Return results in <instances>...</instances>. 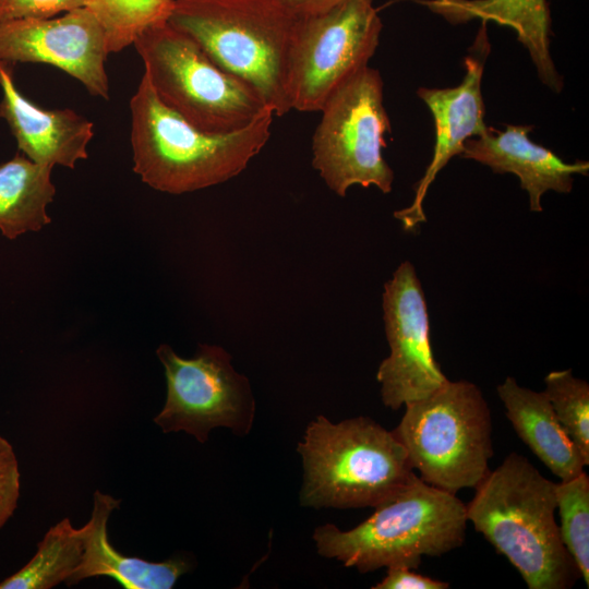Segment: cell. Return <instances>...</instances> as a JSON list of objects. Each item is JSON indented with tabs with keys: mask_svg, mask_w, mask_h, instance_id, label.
<instances>
[{
	"mask_svg": "<svg viewBox=\"0 0 589 589\" xmlns=\"http://www.w3.org/2000/svg\"><path fill=\"white\" fill-rule=\"evenodd\" d=\"M119 504L120 501L110 495L99 491L94 493L91 518L81 528L83 556L65 584L72 586L89 577L105 576L125 589H171L190 570V562L183 557H172L156 563L120 553L110 543L107 532L110 514Z\"/></svg>",
	"mask_w": 589,
	"mask_h": 589,
	"instance_id": "cell-16",
	"label": "cell"
},
{
	"mask_svg": "<svg viewBox=\"0 0 589 589\" xmlns=\"http://www.w3.org/2000/svg\"><path fill=\"white\" fill-rule=\"evenodd\" d=\"M383 320L389 346L376 373L381 398L398 410L443 386L448 378L436 362L424 292L411 262H402L384 285Z\"/></svg>",
	"mask_w": 589,
	"mask_h": 589,
	"instance_id": "cell-11",
	"label": "cell"
},
{
	"mask_svg": "<svg viewBox=\"0 0 589 589\" xmlns=\"http://www.w3.org/2000/svg\"><path fill=\"white\" fill-rule=\"evenodd\" d=\"M108 55L104 29L84 7L58 17L0 22V61L52 65L105 100L110 98Z\"/></svg>",
	"mask_w": 589,
	"mask_h": 589,
	"instance_id": "cell-12",
	"label": "cell"
},
{
	"mask_svg": "<svg viewBox=\"0 0 589 589\" xmlns=\"http://www.w3.org/2000/svg\"><path fill=\"white\" fill-rule=\"evenodd\" d=\"M452 24L470 19L492 20L517 32L537 68L541 82L555 93L563 88L550 53L551 19L545 0H418Z\"/></svg>",
	"mask_w": 589,
	"mask_h": 589,
	"instance_id": "cell-18",
	"label": "cell"
},
{
	"mask_svg": "<svg viewBox=\"0 0 589 589\" xmlns=\"http://www.w3.org/2000/svg\"><path fill=\"white\" fill-rule=\"evenodd\" d=\"M100 24L109 53L133 45L147 28L168 22L175 0H83Z\"/></svg>",
	"mask_w": 589,
	"mask_h": 589,
	"instance_id": "cell-21",
	"label": "cell"
},
{
	"mask_svg": "<svg viewBox=\"0 0 589 589\" xmlns=\"http://www.w3.org/2000/svg\"><path fill=\"white\" fill-rule=\"evenodd\" d=\"M301 16L284 0H175L168 23L273 111L291 109V58Z\"/></svg>",
	"mask_w": 589,
	"mask_h": 589,
	"instance_id": "cell-3",
	"label": "cell"
},
{
	"mask_svg": "<svg viewBox=\"0 0 589 589\" xmlns=\"http://www.w3.org/2000/svg\"><path fill=\"white\" fill-rule=\"evenodd\" d=\"M12 63L0 61V119L16 140L19 151L35 163L70 169L87 158L94 124L72 109H45L16 87Z\"/></svg>",
	"mask_w": 589,
	"mask_h": 589,
	"instance_id": "cell-14",
	"label": "cell"
},
{
	"mask_svg": "<svg viewBox=\"0 0 589 589\" xmlns=\"http://www.w3.org/2000/svg\"><path fill=\"white\" fill-rule=\"evenodd\" d=\"M449 584L418 574L404 565L387 567L386 576L373 589H447Z\"/></svg>",
	"mask_w": 589,
	"mask_h": 589,
	"instance_id": "cell-26",
	"label": "cell"
},
{
	"mask_svg": "<svg viewBox=\"0 0 589 589\" xmlns=\"http://www.w3.org/2000/svg\"><path fill=\"white\" fill-rule=\"evenodd\" d=\"M133 171L151 188L182 194L226 182L264 148L274 113L243 129L208 133L164 105L145 72L130 100Z\"/></svg>",
	"mask_w": 589,
	"mask_h": 589,
	"instance_id": "cell-2",
	"label": "cell"
},
{
	"mask_svg": "<svg viewBox=\"0 0 589 589\" xmlns=\"http://www.w3.org/2000/svg\"><path fill=\"white\" fill-rule=\"evenodd\" d=\"M374 508L349 530L333 524L316 527L312 538L317 553L360 573L396 565L417 569L422 556H442L465 542L466 504L414 472Z\"/></svg>",
	"mask_w": 589,
	"mask_h": 589,
	"instance_id": "cell-4",
	"label": "cell"
},
{
	"mask_svg": "<svg viewBox=\"0 0 589 589\" xmlns=\"http://www.w3.org/2000/svg\"><path fill=\"white\" fill-rule=\"evenodd\" d=\"M490 47L486 21H481L465 58L466 73L460 84L449 88L420 87L417 91L432 113L435 143L431 163L414 188L412 203L394 213L405 230H412L426 220L422 204L431 183L450 158L461 154L468 139L480 136L488 129L481 83Z\"/></svg>",
	"mask_w": 589,
	"mask_h": 589,
	"instance_id": "cell-13",
	"label": "cell"
},
{
	"mask_svg": "<svg viewBox=\"0 0 589 589\" xmlns=\"http://www.w3.org/2000/svg\"><path fill=\"white\" fill-rule=\"evenodd\" d=\"M518 437L561 481L585 471V460L561 425L543 392L520 386L507 376L496 387Z\"/></svg>",
	"mask_w": 589,
	"mask_h": 589,
	"instance_id": "cell-17",
	"label": "cell"
},
{
	"mask_svg": "<svg viewBox=\"0 0 589 589\" xmlns=\"http://www.w3.org/2000/svg\"><path fill=\"white\" fill-rule=\"evenodd\" d=\"M83 4V0H0V22L53 17Z\"/></svg>",
	"mask_w": 589,
	"mask_h": 589,
	"instance_id": "cell-25",
	"label": "cell"
},
{
	"mask_svg": "<svg viewBox=\"0 0 589 589\" xmlns=\"http://www.w3.org/2000/svg\"><path fill=\"white\" fill-rule=\"evenodd\" d=\"M543 393L586 466L589 465V385L570 369L552 371L544 377Z\"/></svg>",
	"mask_w": 589,
	"mask_h": 589,
	"instance_id": "cell-23",
	"label": "cell"
},
{
	"mask_svg": "<svg viewBox=\"0 0 589 589\" xmlns=\"http://www.w3.org/2000/svg\"><path fill=\"white\" fill-rule=\"evenodd\" d=\"M20 470L12 445L0 435V529L13 516L20 497Z\"/></svg>",
	"mask_w": 589,
	"mask_h": 589,
	"instance_id": "cell-24",
	"label": "cell"
},
{
	"mask_svg": "<svg viewBox=\"0 0 589 589\" xmlns=\"http://www.w3.org/2000/svg\"><path fill=\"white\" fill-rule=\"evenodd\" d=\"M383 29L374 0H349L301 16L291 58V109L320 111L330 96L369 65Z\"/></svg>",
	"mask_w": 589,
	"mask_h": 589,
	"instance_id": "cell-10",
	"label": "cell"
},
{
	"mask_svg": "<svg viewBox=\"0 0 589 589\" xmlns=\"http://www.w3.org/2000/svg\"><path fill=\"white\" fill-rule=\"evenodd\" d=\"M52 168L21 152L0 164V231L5 238L13 240L51 223L47 206L56 194Z\"/></svg>",
	"mask_w": 589,
	"mask_h": 589,
	"instance_id": "cell-19",
	"label": "cell"
},
{
	"mask_svg": "<svg viewBox=\"0 0 589 589\" xmlns=\"http://www.w3.org/2000/svg\"><path fill=\"white\" fill-rule=\"evenodd\" d=\"M156 354L165 369L167 398L154 422L164 433L184 431L200 443L216 428L237 436L250 433L255 416L251 385L225 349L200 345L192 358H182L163 344Z\"/></svg>",
	"mask_w": 589,
	"mask_h": 589,
	"instance_id": "cell-9",
	"label": "cell"
},
{
	"mask_svg": "<svg viewBox=\"0 0 589 589\" xmlns=\"http://www.w3.org/2000/svg\"><path fill=\"white\" fill-rule=\"evenodd\" d=\"M312 137V166L344 197L354 184L389 193L394 171L383 156L392 124L384 106V82L369 65L341 85L320 110Z\"/></svg>",
	"mask_w": 589,
	"mask_h": 589,
	"instance_id": "cell-8",
	"label": "cell"
},
{
	"mask_svg": "<svg viewBox=\"0 0 589 589\" xmlns=\"http://www.w3.org/2000/svg\"><path fill=\"white\" fill-rule=\"evenodd\" d=\"M133 46L160 101L202 131H237L271 110L251 86L168 22L144 31Z\"/></svg>",
	"mask_w": 589,
	"mask_h": 589,
	"instance_id": "cell-7",
	"label": "cell"
},
{
	"mask_svg": "<svg viewBox=\"0 0 589 589\" xmlns=\"http://www.w3.org/2000/svg\"><path fill=\"white\" fill-rule=\"evenodd\" d=\"M556 509L560 514L562 542L589 586V477H577L556 483Z\"/></svg>",
	"mask_w": 589,
	"mask_h": 589,
	"instance_id": "cell-22",
	"label": "cell"
},
{
	"mask_svg": "<svg viewBox=\"0 0 589 589\" xmlns=\"http://www.w3.org/2000/svg\"><path fill=\"white\" fill-rule=\"evenodd\" d=\"M405 409L392 432L424 482L456 494L474 489L490 472L491 411L474 383L448 380Z\"/></svg>",
	"mask_w": 589,
	"mask_h": 589,
	"instance_id": "cell-6",
	"label": "cell"
},
{
	"mask_svg": "<svg viewBox=\"0 0 589 589\" xmlns=\"http://www.w3.org/2000/svg\"><path fill=\"white\" fill-rule=\"evenodd\" d=\"M83 552L82 529L64 518L47 531L28 563L0 582V589H49L65 582Z\"/></svg>",
	"mask_w": 589,
	"mask_h": 589,
	"instance_id": "cell-20",
	"label": "cell"
},
{
	"mask_svg": "<svg viewBox=\"0 0 589 589\" xmlns=\"http://www.w3.org/2000/svg\"><path fill=\"white\" fill-rule=\"evenodd\" d=\"M303 507H375L414 472L392 431L369 417L312 420L298 443Z\"/></svg>",
	"mask_w": 589,
	"mask_h": 589,
	"instance_id": "cell-5",
	"label": "cell"
},
{
	"mask_svg": "<svg viewBox=\"0 0 589 589\" xmlns=\"http://www.w3.org/2000/svg\"><path fill=\"white\" fill-rule=\"evenodd\" d=\"M466 505L476 531L519 572L529 589H567L579 575L555 520L556 483L518 453L474 488Z\"/></svg>",
	"mask_w": 589,
	"mask_h": 589,
	"instance_id": "cell-1",
	"label": "cell"
},
{
	"mask_svg": "<svg viewBox=\"0 0 589 589\" xmlns=\"http://www.w3.org/2000/svg\"><path fill=\"white\" fill-rule=\"evenodd\" d=\"M533 125L508 124L505 131L488 127L486 131L468 139L459 155L488 166L494 173H513L528 192L532 212H542L541 197L548 191L569 193L574 176H587L589 163H565L551 149L528 136Z\"/></svg>",
	"mask_w": 589,
	"mask_h": 589,
	"instance_id": "cell-15",
	"label": "cell"
},
{
	"mask_svg": "<svg viewBox=\"0 0 589 589\" xmlns=\"http://www.w3.org/2000/svg\"><path fill=\"white\" fill-rule=\"evenodd\" d=\"M299 16H311L324 13L349 0H284Z\"/></svg>",
	"mask_w": 589,
	"mask_h": 589,
	"instance_id": "cell-27",
	"label": "cell"
}]
</instances>
